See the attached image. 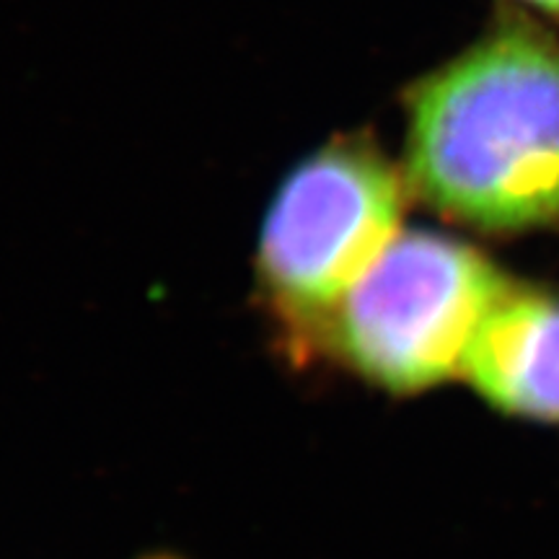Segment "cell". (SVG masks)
Masks as SVG:
<instances>
[{"mask_svg":"<svg viewBox=\"0 0 559 559\" xmlns=\"http://www.w3.org/2000/svg\"><path fill=\"white\" fill-rule=\"evenodd\" d=\"M510 285L469 243L409 230L347 293L321 334L373 386L419 394L464 373L479 326Z\"/></svg>","mask_w":559,"mask_h":559,"instance_id":"7a4b0ae2","label":"cell"},{"mask_svg":"<svg viewBox=\"0 0 559 559\" xmlns=\"http://www.w3.org/2000/svg\"><path fill=\"white\" fill-rule=\"evenodd\" d=\"M523 3L531 5V9H536L544 16H551V19H559V0H523Z\"/></svg>","mask_w":559,"mask_h":559,"instance_id":"5b68a950","label":"cell"},{"mask_svg":"<svg viewBox=\"0 0 559 559\" xmlns=\"http://www.w3.org/2000/svg\"><path fill=\"white\" fill-rule=\"evenodd\" d=\"M407 181L489 234L559 226V39L506 21L409 96Z\"/></svg>","mask_w":559,"mask_h":559,"instance_id":"6da1fadb","label":"cell"},{"mask_svg":"<svg viewBox=\"0 0 559 559\" xmlns=\"http://www.w3.org/2000/svg\"><path fill=\"white\" fill-rule=\"evenodd\" d=\"M464 373L502 415L559 425V298L510 285L479 326Z\"/></svg>","mask_w":559,"mask_h":559,"instance_id":"277c9868","label":"cell"},{"mask_svg":"<svg viewBox=\"0 0 559 559\" xmlns=\"http://www.w3.org/2000/svg\"><path fill=\"white\" fill-rule=\"evenodd\" d=\"M402 174L360 138L300 160L264 218L257 270L296 330L321 334L337 306L402 234Z\"/></svg>","mask_w":559,"mask_h":559,"instance_id":"3957f363","label":"cell"}]
</instances>
